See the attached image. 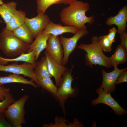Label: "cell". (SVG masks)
Segmentation results:
<instances>
[{"label": "cell", "instance_id": "15", "mask_svg": "<svg viewBox=\"0 0 127 127\" xmlns=\"http://www.w3.org/2000/svg\"><path fill=\"white\" fill-rule=\"evenodd\" d=\"M50 35L44 33L42 31L36 37L34 41L30 44L27 52L34 50L36 61L38 59L41 52L45 49Z\"/></svg>", "mask_w": 127, "mask_h": 127}, {"label": "cell", "instance_id": "34", "mask_svg": "<svg viewBox=\"0 0 127 127\" xmlns=\"http://www.w3.org/2000/svg\"><path fill=\"white\" fill-rule=\"evenodd\" d=\"M3 22V21L2 20L0 19V23H2Z\"/></svg>", "mask_w": 127, "mask_h": 127}, {"label": "cell", "instance_id": "21", "mask_svg": "<svg viewBox=\"0 0 127 127\" xmlns=\"http://www.w3.org/2000/svg\"><path fill=\"white\" fill-rule=\"evenodd\" d=\"M110 59L113 67L125 63L127 60V50L120 44L118 45Z\"/></svg>", "mask_w": 127, "mask_h": 127}, {"label": "cell", "instance_id": "25", "mask_svg": "<svg viewBox=\"0 0 127 127\" xmlns=\"http://www.w3.org/2000/svg\"><path fill=\"white\" fill-rule=\"evenodd\" d=\"M39 87H41L53 96L57 92L58 87L53 83V81L50 77L43 78L38 81Z\"/></svg>", "mask_w": 127, "mask_h": 127}, {"label": "cell", "instance_id": "9", "mask_svg": "<svg viewBox=\"0 0 127 127\" xmlns=\"http://www.w3.org/2000/svg\"><path fill=\"white\" fill-rule=\"evenodd\" d=\"M45 49L54 60L59 64L62 65L64 51L58 36L50 34Z\"/></svg>", "mask_w": 127, "mask_h": 127}, {"label": "cell", "instance_id": "30", "mask_svg": "<svg viewBox=\"0 0 127 127\" xmlns=\"http://www.w3.org/2000/svg\"><path fill=\"white\" fill-rule=\"evenodd\" d=\"M117 32V29L116 28L113 27L110 29L109 33L107 35L108 39L112 43L115 41V36Z\"/></svg>", "mask_w": 127, "mask_h": 127}, {"label": "cell", "instance_id": "33", "mask_svg": "<svg viewBox=\"0 0 127 127\" xmlns=\"http://www.w3.org/2000/svg\"><path fill=\"white\" fill-rule=\"evenodd\" d=\"M4 3L2 0H0V5L3 4Z\"/></svg>", "mask_w": 127, "mask_h": 127}, {"label": "cell", "instance_id": "26", "mask_svg": "<svg viewBox=\"0 0 127 127\" xmlns=\"http://www.w3.org/2000/svg\"><path fill=\"white\" fill-rule=\"evenodd\" d=\"M99 43L103 50L106 52L112 50V43L109 40L107 35L101 36L99 37Z\"/></svg>", "mask_w": 127, "mask_h": 127}, {"label": "cell", "instance_id": "27", "mask_svg": "<svg viewBox=\"0 0 127 127\" xmlns=\"http://www.w3.org/2000/svg\"><path fill=\"white\" fill-rule=\"evenodd\" d=\"M15 100L11 94L8 92L6 95L4 99L0 101V113L3 112Z\"/></svg>", "mask_w": 127, "mask_h": 127}, {"label": "cell", "instance_id": "1", "mask_svg": "<svg viewBox=\"0 0 127 127\" xmlns=\"http://www.w3.org/2000/svg\"><path fill=\"white\" fill-rule=\"evenodd\" d=\"M69 5L62 9L59 14L60 20L64 24L84 29L87 28L86 24L91 25L94 22L93 15L89 17L86 15L90 8L88 3L77 0Z\"/></svg>", "mask_w": 127, "mask_h": 127}, {"label": "cell", "instance_id": "24", "mask_svg": "<svg viewBox=\"0 0 127 127\" xmlns=\"http://www.w3.org/2000/svg\"><path fill=\"white\" fill-rule=\"evenodd\" d=\"M54 123H50L48 124H43V127H83V125L78 119L75 118L72 123L68 124L66 123L67 121L63 117L56 116L54 119Z\"/></svg>", "mask_w": 127, "mask_h": 127}, {"label": "cell", "instance_id": "10", "mask_svg": "<svg viewBox=\"0 0 127 127\" xmlns=\"http://www.w3.org/2000/svg\"><path fill=\"white\" fill-rule=\"evenodd\" d=\"M114 67V70L110 72H107L103 69L101 71L103 80L100 87L102 88L104 91L107 93H113L115 90V83L118 77L122 72L127 68L126 67L119 69L116 66Z\"/></svg>", "mask_w": 127, "mask_h": 127}, {"label": "cell", "instance_id": "28", "mask_svg": "<svg viewBox=\"0 0 127 127\" xmlns=\"http://www.w3.org/2000/svg\"><path fill=\"white\" fill-rule=\"evenodd\" d=\"M11 124L6 120L3 112L0 113V127H12Z\"/></svg>", "mask_w": 127, "mask_h": 127}, {"label": "cell", "instance_id": "23", "mask_svg": "<svg viewBox=\"0 0 127 127\" xmlns=\"http://www.w3.org/2000/svg\"><path fill=\"white\" fill-rule=\"evenodd\" d=\"M17 4L12 1L0 5V16L6 24L8 23L16 10Z\"/></svg>", "mask_w": 127, "mask_h": 127}, {"label": "cell", "instance_id": "32", "mask_svg": "<svg viewBox=\"0 0 127 127\" xmlns=\"http://www.w3.org/2000/svg\"><path fill=\"white\" fill-rule=\"evenodd\" d=\"M10 91L9 88L5 87L3 85H0V100H3L7 94Z\"/></svg>", "mask_w": 127, "mask_h": 127}, {"label": "cell", "instance_id": "20", "mask_svg": "<svg viewBox=\"0 0 127 127\" xmlns=\"http://www.w3.org/2000/svg\"><path fill=\"white\" fill-rule=\"evenodd\" d=\"M34 71L35 76L38 81L44 78L52 77L49 72L47 60L45 56L42 57L39 61L37 62Z\"/></svg>", "mask_w": 127, "mask_h": 127}, {"label": "cell", "instance_id": "2", "mask_svg": "<svg viewBox=\"0 0 127 127\" xmlns=\"http://www.w3.org/2000/svg\"><path fill=\"white\" fill-rule=\"evenodd\" d=\"M30 44L18 39L6 28L0 33V49L7 57H13L27 52Z\"/></svg>", "mask_w": 127, "mask_h": 127}, {"label": "cell", "instance_id": "16", "mask_svg": "<svg viewBox=\"0 0 127 127\" xmlns=\"http://www.w3.org/2000/svg\"><path fill=\"white\" fill-rule=\"evenodd\" d=\"M13 83L29 85L36 88L38 87L32 80H29L20 75L12 74L7 76L0 77V85Z\"/></svg>", "mask_w": 127, "mask_h": 127}, {"label": "cell", "instance_id": "17", "mask_svg": "<svg viewBox=\"0 0 127 127\" xmlns=\"http://www.w3.org/2000/svg\"><path fill=\"white\" fill-rule=\"evenodd\" d=\"M36 61L34 50L27 53H23L16 58H5L0 56V64L4 65L6 64L8 62H23L34 64L36 62Z\"/></svg>", "mask_w": 127, "mask_h": 127}, {"label": "cell", "instance_id": "11", "mask_svg": "<svg viewBox=\"0 0 127 127\" xmlns=\"http://www.w3.org/2000/svg\"><path fill=\"white\" fill-rule=\"evenodd\" d=\"M50 20L47 15L38 14L32 18L26 17L24 23L30 30L33 38H36L45 29Z\"/></svg>", "mask_w": 127, "mask_h": 127}, {"label": "cell", "instance_id": "19", "mask_svg": "<svg viewBox=\"0 0 127 127\" xmlns=\"http://www.w3.org/2000/svg\"><path fill=\"white\" fill-rule=\"evenodd\" d=\"M77 0H36L38 14H44L51 6L55 4H69Z\"/></svg>", "mask_w": 127, "mask_h": 127}, {"label": "cell", "instance_id": "12", "mask_svg": "<svg viewBox=\"0 0 127 127\" xmlns=\"http://www.w3.org/2000/svg\"><path fill=\"white\" fill-rule=\"evenodd\" d=\"M47 61L48 70L49 74L55 79L56 85L57 87L60 84L63 74L67 67L57 63L45 51L44 53Z\"/></svg>", "mask_w": 127, "mask_h": 127}, {"label": "cell", "instance_id": "29", "mask_svg": "<svg viewBox=\"0 0 127 127\" xmlns=\"http://www.w3.org/2000/svg\"><path fill=\"white\" fill-rule=\"evenodd\" d=\"M120 44L127 50V33L126 31L120 34Z\"/></svg>", "mask_w": 127, "mask_h": 127}, {"label": "cell", "instance_id": "13", "mask_svg": "<svg viewBox=\"0 0 127 127\" xmlns=\"http://www.w3.org/2000/svg\"><path fill=\"white\" fill-rule=\"evenodd\" d=\"M127 22V6L124 5L114 16L108 17L105 22L106 24L109 26L113 25H116L118 28L117 33L120 34L126 31Z\"/></svg>", "mask_w": 127, "mask_h": 127}, {"label": "cell", "instance_id": "31", "mask_svg": "<svg viewBox=\"0 0 127 127\" xmlns=\"http://www.w3.org/2000/svg\"><path fill=\"white\" fill-rule=\"evenodd\" d=\"M127 70H126L122 72L119 76L115 83V85L127 82Z\"/></svg>", "mask_w": 127, "mask_h": 127}, {"label": "cell", "instance_id": "5", "mask_svg": "<svg viewBox=\"0 0 127 127\" xmlns=\"http://www.w3.org/2000/svg\"><path fill=\"white\" fill-rule=\"evenodd\" d=\"M28 96L24 95L11 104L3 112L6 119L13 127H22L26 123L24 106Z\"/></svg>", "mask_w": 127, "mask_h": 127}, {"label": "cell", "instance_id": "22", "mask_svg": "<svg viewBox=\"0 0 127 127\" xmlns=\"http://www.w3.org/2000/svg\"><path fill=\"white\" fill-rule=\"evenodd\" d=\"M14 35L22 41L28 44L33 41V37L28 26L25 23L12 31Z\"/></svg>", "mask_w": 127, "mask_h": 127}, {"label": "cell", "instance_id": "14", "mask_svg": "<svg viewBox=\"0 0 127 127\" xmlns=\"http://www.w3.org/2000/svg\"><path fill=\"white\" fill-rule=\"evenodd\" d=\"M79 30L73 26L66 25L64 26L60 23L55 24L50 20L46 28L42 32L46 34L58 36L66 33L74 34Z\"/></svg>", "mask_w": 127, "mask_h": 127}, {"label": "cell", "instance_id": "4", "mask_svg": "<svg viewBox=\"0 0 127 127\" xmlns=\"http://www.w3.org/2000/svg\"><path fill=\"white\" fill-rule=\"evenodd\" d=\"M74 65L71 67L67 69L62 76V80L56 95L53 96L55 100L58 102L65 116L66 112L65 103L70 98L77 96L79 94V89L72 86V81L74 80L72 74Z\"/></svg>", "mask_w": 127, "mask_h": 127}, {"label": "cell", "instance_id": "8", "mask_svg": "<svg viewBox=\"0 0 127 127\" xmlns=\"http://www.w3.org/2000/svg\"><path fill=\"white\" fill-rule=\"evenodd\" d=\"M95 92L98 94V97L91 101L92 105L95 106L99 104H104L111 107L116 115H121L127 114V111L122 108L118 102L111 96V93L105 92L100 87L96 90Z\"/></svg>", "mask_w": 127, "mask_h": 127}, {"label": "cell", "instance_id": "7", "mask_svg": "<svg viewBox=\"0 0 127 127\" xmlns=\"http://www.w3.org/2000/svg\"><path fill=\"white\" fill-rule=\"evenodd\" d=\"M88 33L87 29H80L70 38H67L63 36L59 38L64 51L62 65L64 66L67 63L69 56L75 48L79 40Z\"/></svg>", "mask_w": 127, "mask_h": 127}, {"label": "cell", "instance_id": "6", "mask_svg": "<svg viewBox=\"0 0 127 127\" xmlns=\"http://www.w3.org/2000/svg\"><path fill=\"white\" fill-rule=\"evenodd\" d=\"M37 62L34 64L24 62L21 64H16L4 65L0 64V71L21 75L30 78L39 87L38 80L34 73V69Z\"/></svg>", "mask_w": 127, "mask_h": 127}, {"label": "cell", "instance_id": "18", "mask_svg": "<svg viewBox=\"0 0 127 127\" xmlns=\"http://www.w3.org/2000/svg\"><path fill=\"white\" fill-rule=\"evenodd\" d=\"M26 14L25 12L20 10H16L9 22L6 24V28L12 32L24 24Z\"/></svg>", "mask_w": 127, "mask_h": 127}, {"label": "cell", "instance_id": "3", "mask_svg": "<svg viewBox=\"0 0 127 127\" xmlns=\"http://www.w3.org/2000/svg\"><path fill=\"white\" fill-rule=\"evenodd\" d=\"M91 43L86 44H81L77 47L86 52L85 56L86 64L90 67L93 65H98L106 68L113 67L110 57L104 55L99 43V37L93 36L91 39Z\"/></svg>", "mask_w": 127, "mask_h": 127}]
</instances>
